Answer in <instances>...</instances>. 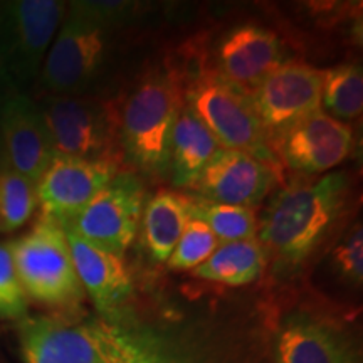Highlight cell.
I'll return each mask as SVG.
<instances>
[{
  "label": "cell",
  "mask_w": 363,
  "mask_h": 363,
  "mask_svg": "<svg viewBox=\"0 0 363 363\" xmlns=\"http://www.w3.org/2000/svg\"><path fill=\"white\" fill-rule=\"evenodd\" d=\"M352 180L330 172L279 190L266 207L257 239L267 257L286 269L301 266L325 244L348 208Z\"/></svg>",
  "instance_id": "6da1fadb"
},
{
  "label": "cell",
  "mask_w": 363,
  "mask_h": 363,
  "mask_svg": "<svg viewBox=\"0 0 363 363\" xmlns=\"http://www.w3.org/2000/svg\"><path fill=\"white\" fill-rule=\"evenodd\" d=\"M128 7L125 2L71 4L39 72L40 94L81 96L96 78L110 33Z\"/></svg>",
  "instance_id": "7a4b0ae2"
},
{
  "label": "cell",
  "mask_w": 363,
  "mask_h": 363,
  "mask_svg": "<svg viewBox=\"0 0 363 363\" xmlns=\"http://www.w3.org/2000/svg\"><path fill=\"white\" fill-rule=\"evenodd\" d=\"M184 104V86L167 69L131 91L120 108L121 152L131 165L152 177L169 172L172 133Z\"/></svg>",
  "instance_id": "3957f363"
},
{
  "label": "cell",
  "mask_w": 363,
  "mask_h": 363,
  "mask_svg": "<svg viewBox=\"0 0 363 363\" xmlns=\"http://www.w3.org/2000/svg\"><path fill=\"white\" fill-rule=\"evenodd\" d=\"M27 299L71 316L83 306L86 293L76 274L65 227L40 214L21 238L7 242Z\"/></svg>",
  "instance_id": "277c9868"
},
{
  "label": "cell",
  "mask_w": 363,
  "mask_h": 363,
  "mask_svg": "<svg viewBox=\"0 0 363 363\" xmlns=\"http://www.w3.org/2000/svg\"><path fill=\"white\" fill-rule=\"evenodd\" d=\"M54 157H72L121 165L120 108L111 101L84 96L40 94L35 101Z\"/></svg>",
  "instance_id": "5b68a950"
},
{
  "label": "cell",
  "mask_w": 363,
  "mask_h": 363,
  "mask_svg": "<svg viewBox=\"0 0 363 363\" xmlns=\"http://www.w3.org/2000/svg\"><path fill=\"white\" fill-rule=\"evenodd\" d=\"M130 328L104 318L26 316L17 337L26 363H104Z\"/></svg>",
  "instance_id": "8992f818"
},
{
  "label": "cell",
  "mask_w": 363,
  "mask_h": 363,
  "mask_svg": "<svg viewBox=\"0 0 363 363\" xmlns=\"http://www.w3.org/2000/svg\"><path fill=\"white\" fill-rule=\"evenodd\" d=\"M185 106L206 125L222 148L240 150L278 167L266 130L247 94L225 83L216 69L185 88Z\"/></svg>",
  "instance_id": "52a82bcc"
},
{
  "label": "cell",
  "mask_w": 363,
  "mask_h": 363,
  "mask_svg": "<svg viewBox=\"0 0 363 363\" xmlns=\"http://www.w3.org/2000/svg\"><path fill=\"white\" fill-rule=\"evenodd\" d=\"M66 11L59 0L0 2V74L12 88L39 78Z\"/></svg>",
  "instance_id": "ba28073f"
},
{
  "label": "cell",
  "mask_w": 363,
  "mask_h": 363,
  "mask_svg": "<svg viewBox=\"0 0 363 363\" xmlns=\"http://www.w3.org/2000/svg\"><path fill=\"white\" fill-rule=\"evenodd\" d=\"M143 207L142 180L131 172H118L83 212L62 227H69L93 246L123 257L138 234Z\"/></svg>",
  "instance_id": "9c48e42d"
},
{
  "label": "cell",
  "mask_w": 363,
  "mask_h": 363,
  "mask_svg": "<svg viewBox=\"0 0 363 363\" xmlns=\"http://www.w3.org/2000/svg\"><path fill=\"white\" fill-rule=\"evenodd\" d=\"M323 71L305 62H283L251 94V103L269 142L298 121L321 110Z\"/></svg>",
  "instance_id": "30bf717a"
},
{
  "label": "cell",
  "mask_w": 363,
  "mask_h": 363,
  "mask_svg": "<svg viewBox=\"0 0 363 363\" xmlns=\"http://www.w3.org/2000/svg\"><path fill=\"white\" fill-rule=\"evenodd\" d=\"M120 170L111 162L54 157L35 184L40 214L61 225L71 224Z\"/></svg>",
  "instance_id": "8fae6325"
},
{
  "label": "cell",
  "mask_w": 363,
  "mask_h": 363,
  "mask_svg": "<svg viewBox=\"0 0 363 363\" xmlns=\"http://www.w3.org/2000/svg\"><path fill=\"white\" fill-rule=\"evenodd\" d=\"M0 148L4 165L34 184L54 158L38 104L17 89H12L0 104Z\"/></svg>",
  "instance_id": "7c38bea8"
},
{
  "label": "cell",
  "mask_w": 363,
  "mask_h": 363,
  "mask_svg": "<svg viewBox=\"0 0 363 363\" xmlns=\"http://www.w3.org/2000/svg\"><path fill=\"white\" fill-rule=\"evenodd\" d=\"M272 143L276 145L272 152L278 150V157L288 169L301 175H320L350 155L353 131L320 110L276 136Z\"/></svg>",
  "instance_id": "4fadbf2b"
},
{
  "label": "cell",
  "mask_w": 363,
  "mask_h": 363,
  "mask_svg": "<svg viewBox=\"0 0 363 363\" xmlns=\"http://www.w3.org/2000/svg\"><path fill=\"white\" fill-rule=\"evenodd\" d=\"M276 167L247 152L219 148L194 184L195 197L225 206L256 208L271 192Z\"/></svg>",
  "instance_id": "5bb4252c"
},
{
  "label": "cell",
  "mask_w": 363,
  "mask_h": 363,
  "mask_svg": "<svg viewBox=\"0 0 363 363\" xmlns=\"http://www.w3.org/2000/svg\"><path fill=\"white\" fill-rule=\"evenodd\" d=\"M283 62L278 35L254 24L239 26L227 33L216 52L217 74L249 98Z\"/></svg>",
  "instance_id": "9a60e30c"
},
{
  "label": "cell",
  "mask_w": 363,
  "mask_h": 363,
  "mask_svg": "<svg viewBox=\"0 0 363 363\" xmlns=\"http://www.w3.org/2000/svg\"><path fill=\"white\" fill-rule=\"evenodd\" d=\"M76 274L84 293L104 320L118 323V316L133 296V281L123 257L103 251L65 227Z\"/></svg>",
  "instance_id": "2e32d148"
},
{
  "label": "cell",
  "mask_w": 363,
  "mask_h": 363,
  "mask_svg": "<svg viewBox=\"0 0 363 363\" xmlns=\"http://www.w3.org/2000/svg\"><path fill=\"white\" fill-rule=\"evenodd\" d=\"M278 363H357V353L342 330L306 313H293L274 340Z\"/></svg>",
  "instance_id": "e0dca14e"
},
{
  "label": "cell",
  "mask_w": 363,
  "mask_h": 363,
  "mask_svg": "<svg viewBox=\"0 0 363 363\" xmlns=\"http://www.w3.org/2000/svg\"><path fill=\"white\" fill-rule=\"evenodd\" d=\"M219 148L206 125L184 104L172 133L169 170L175 187L192 189Z\"/></svg>",
  "instance_id": "ac0fdd59"
},
{
  "label": "cell",
  "mask_w": 363,
  "mask_h": 363,
  "mask_svg": "<svg viewBox=\"0 0 363 363\" xmlns=\"http://www.w3.org/2000/svg\"><path fill=\"white\" fill-rule=\"evenodd\" d=\"M187 197L163 189L145 203L142 214L143 240L155 262H167L189 222Z\"/></svg>",
  "instance_id": "d6986e66"
},
{
  "label": "cell",
  "mask_w": 363,
  "mask_h": 363,
  "mask_svg": "<svg viewBox=\"0 0 363 363\" xmlns=\"http://www.w3.org/2000/svg\"><path fill=\"white\" fill-rule=\"evenodd\" d=\"M267 254L259 239L222 242L207 261L194 269L197 278L227 286H244L259 279Z\"/></svg>",
  "instance_id": "ffe728a7"
},
{
  "label": "cell",
  "mask_w": 363,
  "mask_h": 363,
  "mask_svg": "<svg viewBox=\"0 0 363 363\" xmlns=\"http://www.w3.org/2000/svg\"><path fill=\"white\" fill-rule=\"evenodd\" d=\"M363 72L360 65L347 62L323 71L321 111L338 120L352 121L362 115Z\"/></svg>",
  "instance_id": "44dd1931"
},
{
  "label": "cell",
  "mask_w": 363,
  "mask_h": 363,
  "mask_svg": "<svg viewBox=\"0 0 363 363\" xmlns=\"http://www.w3.org/2000/svg\"><path fill=\"white\" fill-rule=\"evenodd\" d=\"M187 212L190 219L203 222L219 239V242L257 238L259 220L256 208L225 206L203 201L201 197H187Z\"/></svg>",
  "instance_id": "7402d4cb"
},
{
  "label": "cell",
  "mask_w": 363,
  "mask_h": 363,
  "mask_svg": "<svg viewBox=\"0 0 363 363\" xmlns=\"http://www.w3.org/2000/svg\"><path fill=\"white\" fill-rule=\"evenodd\" d=\"M38 206L34 182L4 167L0 170V233H13L26 225Z\"/></svg>",
  "instance_id": "603a6c76"
},
{
  "label": "cell",
  "mask_w": 363,
  "mask_h": 363,
  "mask_svg": "<svg viewBox=\"0 0 363 363\" xmlns=\"http://www.w3.org/2000/svg\"><path fill=\"white\" fill-rule=\"evenodd\" d=\"M219 246V239L203 222L189 219L174 252L167 261V266L174 271H194L203 261H207Z\"/></svg>",
  "instance_id": "cb8c5ba5"
},
{
  "label": "cell",
  "mask_w": 363,
  "mask_h": 363,
  "mask_svg": "<svg viewBox=\"0 0 363 363\" xmlns=\"http://www.w3.org/2000/svg\"><path fill=\"white\" fill-rule=\"evenodd\" d=\"M104 363H177L169 348L147 331L128 330L123 342Z\"/></svg>",
  "instance_id": "d4e9b609"
},
{
  "label": "cell",
  "mask_w": 363,
  "mask_h": 363,
  "mask_svg": "<svg viewBox=\"0 0 363 363\" xmlns=\"http://www.w3.org/2000/svg\"><path fill=\"white\" fill-rule=\"evenodd\" d=\"M27 299L17 276L7 244L0 242V320H22L27 316Z\"/></svg>",
  "instance_id": "484cf974"
},
{
  "label": "cell",
  "mask_w": 363,
  "mask_h": 363,
  "mask_svg": "<svg viewBox=\"0 0 363 363\" xmlns=\"http://www.w3.org/2000/svg\"><path fill=\"white\" fill-rule=\"evenodd\" d=\"M333 262L343 279L360 284L363 279V230L357 224L333 252Z\"/></svg>",
  "instance_id": "4316f807"
},
{
  "label": "cell",
  "mask_w": 363,
  "mask_h": 363,
  "mask_svg": "<svg viewBox=\"0 0 363 363\" xmlns=\"http://www.w3.org/2000/svg\"><path fill=\"white\" fill-rule=\"evenodd\" d=\"M4 167H6V165H4V157H2V148H0V170H2V169H4Z\"/></svg>",
  "instance_id": "83f0119b"
},
{
  "label": "cell",
  "mask_w": 363,
  "mask_h": 363,
  "mask_svg": "<svg viewBox=\"0 0 363 363\" xmlns=\"http://www.w3.org/2000/svg\"><path fill=\"white\" fill-rule=\"evenodd\" d=\"M0 104H2V101H0Z\"/></svg>",
  "instance_id": "f1b7e54d"
}]
</instances>
